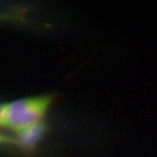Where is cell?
Here are the masks:
<instances>
[{
  "label": "cell",
  "instance_id": "cell-3",
  "mask_svg": "<svg viewBox=\"0 0 157 157\" xmlns=\"http://www.w3.org/2000/svg\"><path fill=\"white\" fill-rule=\"evenodd\" d=\"M7 104H0V125H6Z\"/></svg>",
  "mask_w": 157,
  "mask_h": 157
},
{
  "label": "cell",
  "instance_id": "cell-4",
  "mask_svg": "<svg viewBox=\"0 0 157 157\" xmlns=\"http://www.w3.org/2000/svg\"><path fill=\"white\" fill-rule=\"evenodd\" d=\"M5 141H6V139L5 138V137L3 136L0 134V143H2V142H3Z\"/></svg>",
  "mask_w": 157,
  "mask_h": 157
},
{
  "label": "cell",
  "instance_id": "cell-1",
  "mask_svg": "<svg viewBox=\"0 0 157 157\" xmlns=\"http://www.w3.org/2000/svg\"><path fill=\"white\" fill-rule=\"evenodd\" d=\"M49 96H39L14 101L7 104L6 125L17 130L40 122L50 104Z\"/></svg>",
  "mask_w": 157,
  "mask_h": 157
},
{
  "label": "cell",
  "instance_id": "cell-2",
  "mask_svg": "<svg viewBox=\"0 0 157 157\" xmlns=\"http://www.w3.org/2000/svg\"><path fill=\"white\" fill-rule=\"evenodd\" d=\"M45 126L41 122L19 130L18 142L23 148H31L41 138Z\"/></svg>",
  "mask_w": 157,
  "mask_h": 157
}]
</instances>
